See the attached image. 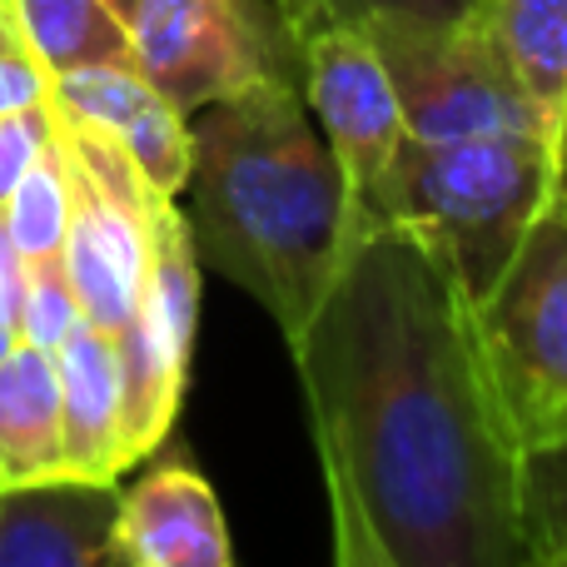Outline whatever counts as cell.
<instances>
[{
	"label": "cell",
	"mask_w": 567,
	"mask_h": 567,
	"mask_svg": "<svg viewBox=\"0 0 567 567\" xmlns=\"http://www.w3.org/2000/svg\"><path fill=\"white\" fill-rule=\"evenodd\" d=\"M339 567H523L518 458L478 299L439 245L383 225L289 343Z\"/></svg>",
	"instance_id": "1"
},
{
	"label": "cell",
	"mask_w": 567,
	"mask_h": 567,
	"mask_svg": "<svg viewBox=\"0 0 567 567\" xmlns=\"http://www.w3.org/2000/svg\"><path fill=\"white\" fill-rule=\"evenodd\" d=\"M189 130L185 219L199 265L245 289L293 343L343 265V175L299 75L215 100Z\"/></svg>",
	"instance_id": "2"
},
{
	"label": "cell",
	"mask_w": 567,
	"mask_h": 567,
	"mask_svg": "<svg viewBox=\"0 0 567 567\" xmlns=\"http://www.w3.org/2000/svg\"><path fill=\"white\" fill-rule=\"evenodd\" d=\"M558 169L563 155L553 140L409 135L383 189V225H403L439 245L473 299H483L538 215L558 205Z\"/></svg>",
	"instance_id": "3"
},
{
	"label": "cell",
	"mask_w": 567,
	"mask_h": 567,
	"mask_svg": "<svg viewBox=\"0 0 567 567\" xmlns=\"http://www.w3.org/2000/svg\"><path fill=\"white\" fill-rule=\"evenodd\" d=\"M55 105V100H50ZM55 145L70 179L65 265L90 323L125 333L150 269V225L159 195L125 145L95 120L55 105Z\"/></svg>",
	"instance_id": "4"
},
{
	"label": "cell",
	"mask_w": 567,
	"mask_h": 567,
	"mask_svg": "<svg viewBox=\"0 0 567 567\" xmlns=\"http://www.w3.org/2000/svg\"><path fill=\"white\" fill-rule=\"evenodd\" d=\"M359 25H369L389 65L413 140L523 135L558 145V130L533 105L503 50L493 45L483 10L458 25H399V20H359Z\"/></svg>",
	"instance_id": "5"
},
{
	"label": "cell",
	"mask_w": 567,
	"mask_h": 567,
	"mask_svg": "<svg viewBox=\"0 0 567 567\" xmlns=\"http://www.w3.org/2000/svg\"><path fill=\"white\" fill-rule=\"evenodd\" d=\"M503 409L523 443L567 423V205H548L478 299Z\"/></svg>",
	"instance_id": "6"
},
{
	"label": "cell",
	"mask_w": 567,
	"mask_h": 567,
	"mask_svg": "<svg viewBox=\"0 0 567 567\" xmlns=\"http://www.w3.org/2000/svg\"><path fill=\"white\" fill-rule=\"evenodd\" d=\"M299 85L343 175V259L383 225V189L409 140L399 90L369 25L333 20L299 50Z\"/></svg>",
	"instance_id": "7"
},
{
	"label": "cell",
	"mask_w": 567,
	"mask_h": 567,
	"mask_svg": "<svg viewBox=\"0 0 567 567\" xmlns=\"http://www.w3.org/2000/svg\"><path fill=\"white\" fill-rule=\"evenodd\" d=\"M130 35L145 80L179 115L299 75V50L269 0H135Z\"/></svg>",
	"instance_id": "8"
},
{
	"label": "cell",
	"mask_w": 567,
	"mask_h": 567,
	"mask_svg": "<svg viewBox=\"0 0 567 567\" xmlns=\"http://www.w3.org/2000/svg\"><path fill=\"white\" fill-rule=\"evenodd\" d=\"M199 333V249L175 199L155 205L150 269L135 319L115 333L125 383V463L150 458L175 433Z\"/></svg>",
	"instance_id": "9"
},
{
	"label": "cell",
	"mask_w": 567,
	"mask_h": 567,
	"mask_svg": "<svg viewBox=\"0 0 567 567\" xmlns=\"http://www.w3.org/2000/svg\"><path fill=\"white\" fill-rule=\"evenodd\" d=\"M120 488L45 473L0 483V567H120Z\"/></svg>",
	"instance_id": "10"
},
{
	"label": "cell",
	"mask_w": 567,
	"mask_h": 567,
	"mask_svg": "<svg viewBox=\"0 0 567 567\" xmlns=\"http://www.w3.org/2000/svg\"><path fill=\"white\" fill-rule=\"evenodd\" d=\"M120 567H229L235 543L209 478L189 458H159L135 488H120Z\"/></svg>",
	"instance_id": "11"
},
{
	"label": "cell",
	"mask_w": 567,
	"mask_h": 567,
	"mask_svg": "<svg viewBox=\"0 0 567 567\" xmlns=\"http://www.w3.org/2000/svg\"><path fill=\"white\" fill-rule=\"evenodd\" d=\"M50 100L80 120L105 125L120 145L135 155L145 179L159 195L179 199L195 165V130L165 95L145 80V70L125 65H85L50 80Z\"/></svg>",
	"instance_id": "12"
},
{
	"label": "cell",
	"mask_w": 567,
	"mask_h": 567,
	"mask_svg": "<svg viewBox=\"0 0 567 567\" xmlns=\"http://www.w3.org/2000/svg\"><path fill=\"white\" fill-rule=\"evenodd\" d=\"M60 369V473L120 483L125 463V383H120L115 333L80 319L55 349Z\"/></svg>",
	"instance_id": "13"
},
{
	"label": "cell",
	"mask_w": 567,
	"mask_h": 567,
	"mask_svg": "<svg viewBox=\"0 0 567 567\" xmlns=\"http://www.w3.org/2000/svg\"><path fill=\"white\" fill-rule=\"evenodd\" d=\"M60 369L55 353L20 339L0 359V483L60 473Z\"/></svg>",
	"instance_id": "14"
},
{
	"label": "cell",
	"mask_w": 567,
	"mask_h": 567,
	"mask_svg": "<svg viewBox=\"0 0 567 567\" xmlns=\"http://www.w3.org/2000/svg\"><path fill=\"white\" fill-rule=\"evenodd\" d=\"M6 10L50 80L85 65L140 70L130 20L105 0H6Z\"/></svg>",
	"instance_id": "15"
},
{
	"label": "cell",
	"mask_w": 567,
	"mask_h": 567,
	"mask_svg": "<svg viewBox=\"0 0 567 567\" xmlns=\"http://www.w3.org/2000/svg\"><path fill=\"white\" fill-rule=\"evenodd\" d=\"M483 25L518 85L548 115L563 145L567 115V0H483Z\"/></svg>",
	"instance_id": "16"
},
{
	"label": "cell",
	"mask_w": 567,
	"mask_h": 567,
	"mask_svg": "<svg viewBox=\"0 0 567 567\" xmlns=\"http://www.w3.org/2000/svg\"><path fill=\"white\" fill-rule=\"evenodd\" d=\"M518 533L533 567H567V423L523 443Z\"/></svg>",
	"instance_id": "17"
},
{
	"label": "cell",
	"mask_w": 567,
	"mask_h": 567,
	"mask_svg": "<svg viewBox=\"0 0 567 567\" xmlns=\"http://www.w3.org/2000/svg\"><path fill=\"white\" fill-rule=\"evenodd\" d=\"M0 225H6L10 245H16L20 265L45 255H65V229H70V179H65V155L50 145L35 165L25 169L10 199L0 205Z\"/></svg>",
	"instance_id": "18"
},
{
	"label": "cell",
	"mask_w": 567,
	"mask_h": 567,
	"mask_svg": "<svg viewBox=\"0 0 567 567\" xmlns=\"http://www.w3.org/2000/svg\"><path fill=\"white\" fill-rule=\"evenodd\" d=\"M85 319L80 309L75 279H70L65 255H45V259H25V289H20V339L35 349L55 353L70 339V329Z\"/></svg>",
	"instance_id": "19"
},
{
	"label": "cell",
	"mask_w": 567,
	"mask_h": 567,
	"mask_svg": "<svg viewBox=\"0 0 567 567\" xmlns=\"http://www.w3.org/2000/svg\"><path fill=\"white\" fill-rule=\"evenodd\" d=\"M50 145H55V105L50 100L0 115V205Z\"/></svg>",
	"instance_id": "20"
},
{
	"label": "cell",
	"mask_w": 567,
	"mask_h": 567,
	"mask_svg": "<svg viewBox=\"0 0 567 567\" xmlns=\"http://www.w3.org/2000/svg\"><path fill=\"white\" fill-rule=\"evenodd\" d=\"M40 100H50V75H45V65L30 55V45L20 40L16 20H10V10H6V0H0V115L40 105Z\"/></svg>",
	"instance_id": "21"
},
{
	"label": "cell",
	"mask_w": 567,
	"mask_h": 567,
	"mask_svg": "<svg viewBox=\"0 0 567 567\" xmlns=\"http://www.w3.org/2000/svg\"><path fill=\"white\" fill-rule=\"evenodd\" d=\"M339 20H399V25H458L483 0H333Z\"/></svg>",
	"instance_id": "22"
},
{
	"label": "cell",
	"mask_w": 567,
	"mask_h": 567,
	"mask_svg": "<svg viewBox=\"0 0 567 567\" xmlns=\"http://www.w3.org/2000/svg\"><path fill=\"white\" fill-rule=\"evenodd\" d=\"M20 289H25V265L0 225V359L20 343Z\"/></svg>",
	"instance_id": "23"
},
{
	"label": "cell",
	"mask_w": 567,
	"mask_h": 567,
	"mask_svg": "<svg viewBox=\"0 0 567 567\" xmlns=\"http://www.w3.org/2000/svg\"><path fill=\"white\" fill-rule=\"evenodd\" d=\"M269 6H275V16L284 20V30H289L293 50H303V40L319 35L323 25H333V20H339L333 0H269Z\"/></svg>",
	"instance_id": "24"
},
{
	"label": "cell",
	"mask_w": 567,
	"mask_h": 567,
	"mask_svg": "<svg viewBox=\"0 0 567 567\" xmlns=\"http://www.w3.org/2000/svg\"><path fill=\"white\" fill-rule=\"evenodd\" d=\"M558 199L567 205V115H563V169H558Z\"/></svg>",
	"instance_id": "25"
},
{
	"label": "cell",
	"mask_w": 567,
	"mask_h": 567,
	"mask_svg": "<svg viewBox=\"0 0 567 567\" xmlns=\"http://www.w3.org/2000/svg\"><path fill=\"white\" fill-rule=\"evenodd\" d=\"M105 6H110V10H120V16L130 20V10H135V0H105Z\"/></svg>",
	"instance_id": "26"
}]
</instances>
